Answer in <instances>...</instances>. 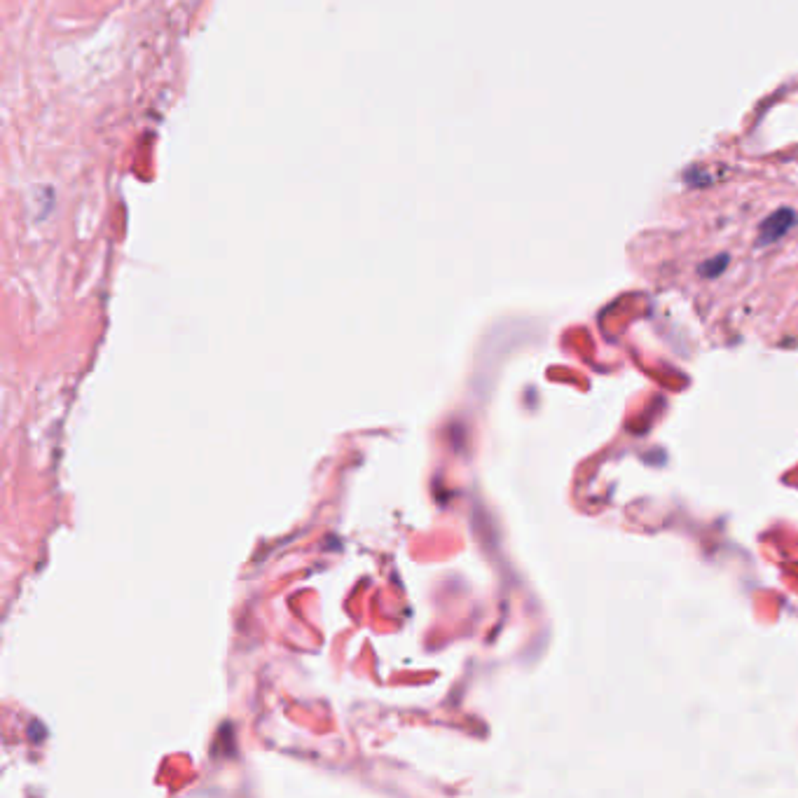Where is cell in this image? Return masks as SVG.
Masks as SVG:
<instances>
[{
  "mask_svg": "<svg viewBox=\"0 0 798 798\" xmlns=\"http://www.w3.org/2000/svg\"><path fill=\"white\" fill-rule=\"evenodd\" d=\"M794 223H796V213L791 209H777L775 213H770V216L761 223L759 244L768 246V244L777 242V239H782L784 235H787L791 227H794Z\"/></svg>",
  "mask_w": 798,
  "mask_h": 798,
  "instance_id": "6da1fadb",
  "label": "cell"
},
{
  "mask_svg": "<svg viewBox=\"0 0 798 798\" xmlns=\"http://www.w3.org/2000/svg\"><path fill=\"white\" fill-rule=\"evenodd\" d=\"M726 263H728V258H726V256H717V258L707 260V263H705L703 267H700V272L707 274V277H717L719 272H724Z\"/></svg>",
  "mask_w": 798,
  "mask_h": 798,
  "instance_id": "7a4b0ae2",
  "label": "cell"
}]
</instances>
